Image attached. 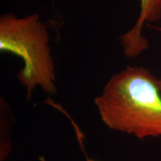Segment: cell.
<instances>
[{
	"instance_id": "277c9868",
	"label": "cell",
	"mask_w": 161,
	"mask_h": 161,
	"mask_svg": "<svg viewBox=\"0 0 161 161\" xmlns=\"http://www.w3.org/2000/svg\"><path fill=\"white\" fill-rule=\"evenodd\" d=\"M160 31H161V29H158ZM158 85H159V87H160V91H161V78L160 79H158Z\"/></svg>"
},
{
	"instance_id": "7a4b0ae2",
	"label": "cell",
	"mask_w": 161,
	"mask_h": 161,
	"mask_svg": "<svg viewBox=\"0 0 161 161\" xmlns=\"http://www.w3.org/2000/svg\"><path fill=\"white\" fill-rule=\"evenodd\" d=\"M49 35L37 14L17 17L8 13L0 17V51L9 52L23 60L18 79L31 98L37 86L46 93L57 92L56 70Z\"/></svg>"
},
{
	"instance_id": "3957f363",
	"label": "cell",
	"mask_w": 161,
	"mask_h": 161,
	"mask_svg": "<svg viewBox=\"0 0 161 161\" xmlns=\"http://www.w3.org/2000/svg\"><path fill=\"white\" fill-rule=\"evenodd\" d=\"M140 11L135 25L119 38L121 46L127 58L140 55L148 48V40L142 35L146 23H154L161 19V0H140Z\"/></svg>"
},
{
	"instance_id": "6da1fadb",
	"label": "cell",
	"mask_w": 161,
	"mask_h": 161,
	"mask_svg": "<svg viewBox=\"0 0 161 161\" xmlns=\"http://www.w3.org/2000/svg\"><path fill=\"white\" fill-rule=\"evenodd\" d=\"M94 103L110 129L139 139L161 136V91L146 68L127 66L116 73Z\"/></svg>"
}]
</instances>
